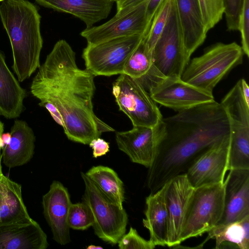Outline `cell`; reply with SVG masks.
Returning a JSON list of instances; mask_svg holds the SVG:
<instances>
[{"mask_svg":"<svg viewBox=\"0 0 249 249\" xmlns=\"http://www.w3.org/2000/svg\"><path fill=\"white\" fill-rule=\"evenodd\" d=\"M94 75L79 68L76 54L64 39L57 41L33 78L30 91L70 140L84 144L115 130L93 110Z\"/></svg>","mask_w":249,"mask_h":249,"instance_id":"cell-1","label":"cell"},{"mask_svg":"<svg viewBox=\"0 0 249 249\" xmlns=\"http://www.w3.org/2000/svg\"><path fill=\"white\" fill-rule=\"evenodd\" d=\"M163 121L166 133L146 178L151 193L185 174L198 157L230 134L227 113L215 100L178 111Z\"/></svg>","mask_w":249,"mask_h":249,"instance_id":"cell-2","label":"cell"},{"mask_svg":"<svg viewBox=\"0 0 249 249\" xmlns=\"http://www.w3.org/2000/svg\"><path fill=\"white\" fill-rule=\"evenodd\" d=\"M0 18L11 45L13 70L22 82L40 66L41 17L36 6L28 0H5L0 5Z\"/></svg>","mask_w":249,"mask_h":249,"instance_id":"cell-3","label":"cell"},{"mask_svg":"<svg viewBox=\"0 0 249 249\" xmlns=\"http://www.w3.org/2000/svg\"><path fill=\"white\" fill-rule=\"evenodd\" d=\"M244 53L236 42H218L189 61L181 75L185 82L212 93L216 85L233 68L242 63Z\"/></svg>","mask_w":249,"mask_h":249,"instance_id":"cell-4","label":"cell"},{"mask_svg":"<svg viewBox=\"0 0 249 249\" xmlns=\"http://www.w3.org/2000/svg\"><path fill=\"white\" fill-rule=\"evenodd\" d=\"M224 182L195 188L186 213L180 243L208 232L220 222L224 209Z\"/></svg>","mask_w":249,"mask_h":249,"instance_id":"cell-5","label":"cell"},{"mask_svg":"<svg viewBox=\"0 0 249 249\" xmlns=\"http://www.w3.org/2000/svg\"><path fill=\"white\" fill-rule=\"evenodd\" d=\"M112 93L119 110L133 126L153 127L162 120L157 103L138 79L120 74L113 84Z\"/></svg>","mask_w":249,"mask_h":249,"instance_id":"cell-6","label":"cell"},{"mask_svg":"<svg viewBox=\"0 0 249 249\" xmlns=\"http://www.w3.org/2000/svg\"><path fill=\"white\" fill-rule=\"evenodd\" d=\"M144 36L135 35L87 44L82 53L86 69L94 76L123 74L126 62Z\"/></svg>","mask_w":249,"mask_h":249,"instance_id":"cell-7","label":"cell"},{"mask_svg":"<svg viewBox=\"0 0 249 249\" xmlns=\"http://www.w3.org/2000/svg\"><path fill=\"white\" fill-rule=\"evenodd\" d=\"M81 175L85 187L82 199L92 213L95 234L106 242L117 244L126 231L128 215L125 210L107 200L85 173L81 172Z\"/></svg>","mask_w":249,"mask_h":249,"instance_id":"cell-8","label":"cell"},{"mask_svg":"<svg viewBox=\"0 0 249 249\" xmlns=\"http://www.w3.org/2000/svg\"><path fill=\"white\" fill-rule=\"evenodd\" d=\"M153 67L165 77H181L188 57L173 1L165 28L152 52Z\"/></svg>","mask_w":249,"mask_h":249,"instance_id":"cell-9","label":"cell"},{"mask_svg":"<svg viewBox=\"0 0 249 249\" xmlns=\"http://www.w3.org/2000/svg\"><path fill=\"white\" fill-rule=\"evenodd\" d=\"M145 89L156 103L177 111L214 101L212 93L197 88L179 77H164Z\"/></svg>","mask_w":249,"mask_h":249,"instance_id":"cell-10","label":"cell"},{"mask_svg":"<svg viewBox=\"0 0 249 249\" xmlns=\"http://www.w3.org/2000/svg\"><path fill=\"white\" fill-rule=\"evenodd\" d=\"M166 133L162 120L153 127L133 126L128 131L117 132L115 140L119 150L134 163L149 168Z\"/></svg>","mask_w":249,"mask_h":249,"instance_id":"cell-11","label":"cell"},{"mask_svg":"<svg viewBox=\"0 0 249 249\" xmlns=\"http://www.w3.org/2000/svg\"><path fill=\"white\" fill-rule=\"evenodd\" d=\"M230 134L214 143L194 161L185 173L194 188L223 183L228 169Z\"/></svg>","mask_w":249,"mask_h":249,"instance_id":"cell-12","label":"cell"},{"mask_svg":"<svg viewBox=\"0 0 249 249\" xmlns=\"http://www.w3.org/2000/svg\"><path fill=\"white\" fill-rule=\"evenodd\" d=\"M148 1L125 14L115 15L103 24L86 28L80 35L89 44L135 35L145 36L150 27L146 14Z\"/></svg>","mask_w":249,"mask_h":249,"instance_id":"cell-13","label":"cell"},{"mask_svg":"<svg viewBox=\"0 0 249 249\" xmlns=\"http://www.w3.org/2000/svg\"><path fill=\"white\" fill-rule=\"evenodd\" d=\"M195 188L185 174L178 175L166 183L165 201L168 213L166 246H178L181 235Z\"/></svg>","mask_w":249,"mask_h":249,"instance_id":"cell-14","label":"cell"},{"mask_svg":"<svg viewBox=\"0 0 249 249\" xmlns=\"http://www.w3.org/2000/svg\"><path fill=\"white\" fill-rule=\"evenodd\" d=\"M42 204L53 240L61 245L70 243L68 215L71 202L67 189L60 182L53 181L48 192L42 196Z\"/></svg>","mask_w":249,"mask_h":249,"instance_id":"cell-15","label":"cell"},{"mask_svg":"<svg viewBox=\"0 0 249 249\" xmlns=\"http://www.w3.org/2000/svg\"><path fill=\"white\" fill-rule=\"evenodd\" d=\"M229 171L224 181V212L217 225L237 221L249 216V169Z\"/></svg>","mask_w":249,"mask_h":249,"instance_id":"cell-16","label":"cell"},{"mask_svg":"<svg viewBox=\"0 0 249 249\" xmlns=\"http://www.w3.org/2000/svg\"><path fill=\"white\" fill-rule=\"evenodd\" d=\"M188 57L203 44L207 31L198 0H174Z\"/></svg>","mask_w":249,"mask_h":249,"instance_id":"cell-17","label":"cell"},{"mask_svg":"<svg viewBox=\"0 0 249 249\" xmlns=\"http://www.w3.org/2000/svg\"><path fill=\"white\" fill-rule=\"evenodd\" d=\"M45 7L69 13L78 18L89 28L106 18L114 1L110 0H35Z\"/></svg>","mask_w":249,"mask_h":249,"instance_id":"cell-18","label":"cell"},{"mask_svg":"<svg viewBox=\"0 0 249 249\" xmlns=\"http://www.w3.org/2000/svg\"><path fill=\"white\" fill-rule=\"evenodd\" d=\"M48 246L46 234L34 220L0 227V249H46Z\"/></svg>","mask_w":249,"mask_h":249,"instance_id":"cell-19","label":"cell"},{"mask_svg":"<svg viewBox=\"0 0 249 249\" xmlns=\"http://www.w3.org/2000/svg\"><path fill=\"white\" fill-rule=\"evenodd\" d=\"M9 143L2 148L3 163L10 168L22 166L32 158L36 137L32 128L24 121L17 119L10 131Z\"/></svg>","mask_w":249,"mask_h":249,"instance_id":"cell-20","label":"cell"},{"mask_svg":"<svg viewBox=\"0 0 249 249\" xmlns=\"http://www.w3.org/2000/svg\"><path fill=\"white\" fill-rule=\"evenodd\" d=\"M166 188V183L145 199V218L142 219V223L149 231V240L156 246H166L168 213L165 198Z\"/></svg>","mask_w":249,"mask_h":249,"instance_id":"cell-21","label":"cell"},{"mask_svg":"<svg viewBox=\"0 0 249 249\" xmlns=\"http://www.w3.org/2000/svg\"><path fill=\"white\" fill-rule=\"evenodd\" d=\"M20 184L4 175L0 179V227L31 222Z\"/></svg>","mask_w":249,"mask_h":249,"instance_id":"cell-22","label":"cell"},{"mask_svg":"<svg viewBox=\"0 0 249 249\" xmlns=\"http://www.w3.org/2000/svg\"><path fill=\"white\" fill-rule=\"evenodd\" d=\"M27 92L8 67L0 51V115L6 119L18 118L23 111Z\"/></svg>","mask_w":249,"mask_h":249,"instance_id":"cell-23","label":"cell"},{"mask_svg":"<svg viewBox=\"0 0 249 249\" xmlns=\"http://www.w3.org/2000/svg\"><path fill=\"white\" fill-rule=\"evenodd\" d=\"M208 240H215V249H249V216L225 225H217L209 231Z\"/></svg>","mask_w":249,"mask_h":249,"instance_id":"cell-24","label":"cell"},{"mask_svg":"<svg viewBox=\"0 0 249 249\" xmlns=\"http://www.w3.org/2000/svg\"><path fill=\"white\" fill-rule=\"evenodd\" d=\"M100 193L110 203L123 208V182L112 169L105 166H93L86 173Z\"/></svg>","mask_w":249,"mask_h":249,"instance_id":"cell-25","label":"cell"},{"mask_svg":"<svg viewBox=\"0 0 249 249\" xmlns=\"http://www.w3.org/2000/svg\"><path fill=\"white\" fill-rule=\"evenodd\" d=\"M152 66V53L143 38L126 62L123 74L139 79L145 75Z\"/></svg>","mask_w":249,"mask_h":249,"instance_id":"cell-26","label":"cell"},{"mask_svg":"<svg viewBox=\"0 0 249 249\" xmlns=\"http://www.w3.org/2000/svg\"><path fill=\"white\" fill-rule=\"evenodd\" d=\"M174 0H163L157 9L143 40L151 52L168 20Z\"/></svg>","mask_w":249,"mask_h":249,"instance_id":"cell-27","label":"cell"},{"mask_svg":"<svg viewBox=\"0 0 249 249\" xmlns=\"http://www.w3.org/2000/svg\"><path fill=\"white\" fill-rule=\"evenodd\" d=\"M68 223L70 228L75 230H85L93 226L94 218L88 205L84 201L71 203L68 213Z\"/></svg>","mask_w":249,"mask_h":249,"instance_id":"cell-28","label":"cell"},{"mask_svg":"<svg viewBox=\"0 0 249 249\" xmlns=\"http://www.w3.org/2000/svg\"><path fill=\"white\" fill-rule=\"evenodd\" d=\"M203 20L208 32L222 19L224 13L223 0H198Z\"/></svg>","mask_w":249,"mask_h":249,"instance_id":"cell-29","label":"cell"},{"mask_svg":"<svg viewBox=\"0 0 249 249\" xmlns=\"http://www.w3.org/2000/svg\"><path fill=\"white\" fill-rule=\"evenodd\" d=\"M118 244L120 249H153L156 247L149 240H146L141 237L132 227L121 238Z\"/></svg>","mask_w":249,"mask_h":249,"instance_id":"cell-30","label":"cell"},{"mask_svg":"<svg viewBox=\"0 0 249 249\" xmlns=\"http://www.w3.org/2000/svg\"><path fill=\"white\" fill-rule=\"evenodd\" d=\"M238 31L240 33L241 48L244 54L249 56V0H243L239 15Z\"/></svg>","mask_w":249,"mask_h":249,"instance_id":"cell-31","label":"cell"},{"mask_svg":"<svg viewBox=\"0 0 249 249\" xmlns=\"http://www.w3.org/2000/svg\"><path fill=\"white\" fill-rule=\"evenodd\" d=\"M224 13L227 29L238 30L239 15L243 0H223Z\"/></svg>","mask_w":249,"mask_h":249,"instance_id":"cell-32","label":"cell"},{"mask_svg":"<svg viewBox=\"0 0 249 249\" xmlns=\"http://www.w3.org/2000/svg\"><path fill=\"white\" fill-rule=\"evenodd\" d=\"M149 0H117V12L115 15L125 14Z\"/></svg>","mask_w":249,"mask_h":249,"instance_id":"cell-33","label":"cell"},{"mask_svg":"<svg viewBox=\"0 0 249 249\" xmlns=\"http://www.w3.org/2000/svg\"><path fill=\"white\" fill-rule=\"evenodd\" d=\"M93 150V157L97 158L106 155L109 150V143L99 138L92 140L89 143Z\"/></svg>","mask_w":249,"mask_h":249,"instance_id":"cell-34","label":"cell"},{"mask_svg":"<svg viewBox=\"0 0 249 249\" xmlns=\"http://www.w3.org/2000/svg\"><path fill=\"white\" fill-rule=\"evenodd\" d=\"M163 0H149L146 8V18L149 26L160 4Z\"/></svg>","mask_w":249,"mask_h":249,"instance_id":"cell-35","label":"cell"},{"mask_svg":"<svg viewBox=\"0 0 249 249\" xmlns=\"http://www.w3.org/2000/svg\"><path fill=\"white\" fill-rule=\"evenodd\" d=\"M242 91L246 102L249 104V88L247 81L244 79H240Z\"/></svg>","mask_w":249,"mask_h":249,"instance_id":"cell-36","label":"cell"},{"mask_svg":"<svg viewBox=\"0 0 249 249\" xmlns=\"http://www.w3.org/2000/svg\"><path fill=\"white\" fill-rule=\"evenodd\" d=\"M10 133H3L1 136V139L4 144V146L8 144L10 140Z\"/></svg>","mask_w":249,"mask_h":249,"instance_id":"cell-37","label":"cell"},{"mask_svg":"<svg viewBox=\"0 0 249 249\" xmlns=\"http://www.w3.org/2000/svg\"><path fill=\"white\" fill-rule=\"evenodd\" d=\"M4 131V125L2 122L0 120V147L2 149L4 147V144L3 143L1 136L3 133Z\"/></svg>","mask_w":249,"mask_h":249,"instance_id":"cell-38","label":"cell"},{"mask_svg":"<svg viewBox=\"0 0 249 249\" xmlns=\"http://www.w3.org/2000/svg\"><path fill=\"white\" fill-rule=\"evenodd\" d=\"M1 149L2 148L0 147V179H1L2 178V177L4 176V175L3 174V173L2 172L1 165V161L2 160V154H1Z\"/></svg>","mask_w":249,"mask_h":249,"instance_id":"cell-39","label":"cell"},{"mask_svg":"<svg viewBox=\"0 0 249 249\" xmlns=\"http://www.w3.org/2000/svg\"><path fill=\"white\" fill-rule=\"evenodd\" d=\"M87 249H102L103 248L102 247L99 246H95L94 245H90L88 247H87Z\"/></svg>","mask_w":249,"mask_h":249,"instance_id":"cell-40","label":"cell"},{"mask_svg":"<svg viewBox=\"0 0 249 249\" xmlns=\"http://www.w3.org/2000/svg\"><path fill=\"white\" fill-rule=\"evenodd\" d=\"M117 0H113L114 2H116Z\"/></svg>","mask_w":249,"mask_h":249,"instance_id":"cell-41","label":"cell"},{"mask_svg":"<svg viewBox=\"0 0 249 249\" xmlns=\"http://www.w3.org/2000/svg\"><path fill=\"white\" fill-rule=\"evenodd\" d=\"M5 0H0V1H4Z\"/></svg>","mask_w":249,"mask_h":249,"instance_id":"cell-42","label":"cell"},{"mask_svg":"<svg viewBox=\"0 0 249 249\" xmlns=\"http://www.w3.org/2000/svg\"><path fill=\"white\" fill-rule=\"evenodd\" d=\"M112 0V1H113V0Z\"/></svg>","mask_w":249,"mask_h":249,"instance_id":"cell-43","label":"cell"}]
</instances>
